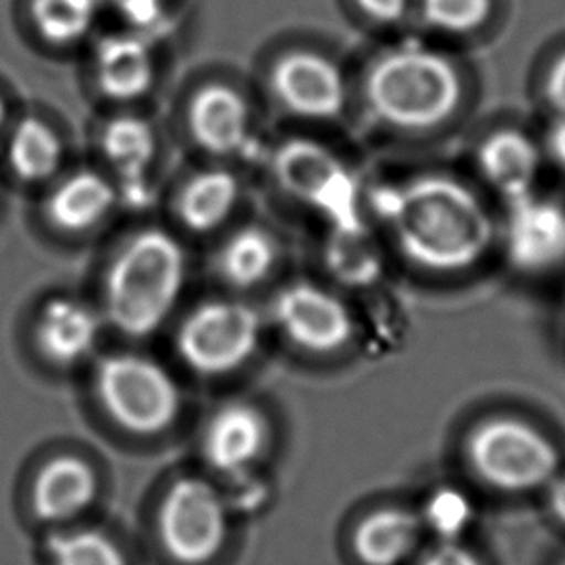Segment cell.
Instances as JSON below:
<instances>
[{
	"label": "cell",
	"instance_id": "obj_1",
	"mask_svg": "<svg viewBox=\"0 0 565 565\" xmlns=\"http://www.w3.org/2000/svg\"><path fill=\"white\" fill-rule=\"evenodd\" d=\"M373 206L405 259L430 273L473 268L497 239V226L481 198L444 174L384 185L376 190Z\"/></svg>",
	"mask_w": 565,
	"mask_h": 565
},
{
	"label": "cell",
	"instance_id": "obj_2",
	"mask_svg": "<svg viewBox=\"0 0 565 565\" xmlns=\"http://www.w3.org/2000/svg\"><path fill=\"white\" fill-rule=\"evenodd\" d=\"M463 93L458 62L419 41H404L376 54L363 76L365 107L392 130L443 126L458 113Z\"/></svg>",
	"mask_w": 565,
	"mask_h": 565
},
{
	"label": "cell",
	"instance_id": "obj_3",
	"mask_svg": "<svg viewBox=\"0 0 565 565\" xmlns=\"http://www.w3.org/2000/svg\"><path fill=\"white\" fill-rule=\"evenodd\" d=\"M185 276L188 259L177 237L141 230L116 253L105 276L108 322L124 337H151L178 306Z\"/></svg>",
	"mask_w": 565,
	"mask_h": 565
},
{
	"label": "cell",
	"instance_id": "obj_4",
	"mask_svg": "<svg viewBox=\"0 0 565 565\" xmlns=\"http://www.w3.org/2000/svg\"><path fill=\"white\" fill-rule=\"evenodd\" d=\"M95 392L108 417L131 435H161L182 412L178 382L157 361L138 353H115L100 361Z\"/></svg>",
	"mask_w": 565,
	"mask_h": 565
},
{
	"label": "cell",
	"instance_id": "obj_5",
	"mask_svg": "<svg viewBox=\"0 0 565 565\" xmlns=\"http://www.w3.org/2000/svg\"><path fill=\"white\" fill-rule=\"evenodd\" d=\"M467 461L490 489L527 492L554 479L559 456L551 438L513 417L482 420L467 438Z\"/></svg>",
	"mask_w": 565,
	"mask_h": 565
},
{
	"label": "cell",
	"instance_id": "obj_6",
	"mask_svg": "<svg viewBox=\"0 0 565 565\" xmlns=\"http://www.w3.org/2000/svg\"><path fill=\"white\" fill-rule=\"evenodd\" d=\"M263 319L255 307L237 299H213L195 307L177 334L185 367L201 376H224L244 367L257 353Z\"/></svg>",
	"mask_w": 565,
	"mask_h": 565
},
{
	"label": "cell",
	"instance_id": "obj_7",
	"mask_svg": "<svg viewBox=\"0 0 565 565\" xmlns=\"http://www.w3.org/2000/svg\"><path fill=\"white\" fill-rule=\"evenodd\" d=\"M270 167L276 182L301 205L311 206L330 226L363 222L360 184L330 149L311 139H288L278 146Z\"/></svg>",
	"mask_w": 565,
	"mask_h": 565
},
{
	"label": "cell",
	"instance_id": "obj_8",
	"mask_svg": "<svg viewBox=\"0 0 565 565\" xmlns=\"http://www.w3.org/2000/svg\"><path fill=\"white\" fill-rule=\"evenodd\" d=\"M159 536L178 564H209L228 539V505L205 479H178L162 498Z\"/></svg>",
	"mask_w": 565,
	"mask_h": 565
},
{
	"label": "cell",
	"instance_id": "obj_9",
	"mask_svg": "<svg viewBox=\"0 0 565 565\" xmlns=\"http://www.w3.org/2000/svg\"><path fill=\"white\" fill-rule=\"evenodd\" d=\"M268 85L278 105L303 120L329 122L344 113L348 103L344 70L313 49L280 54L270 66Z\"/></svg>",
	"mask_w": 565,
	"mask_h": 565
},
{
	"label": "cell",
	"instance_id": "obj_10",
	"mask_svg": "<svg viewBox=\"0 0 565 565\" xmlns=\"http://www.w3.org/2000/svg\"><path fill=\"white\" fill-rule=\"evenodd\" d=\"M273 319L284 337L311 353H334L352 342V311L334 291L294 282L276 294Z\"/></svg>",
	"mask_w": 565,
	"mask_h": 565
},
{
	"label": "cell",
	"instance_id": "obj_11",
	"mask_svg": "<svg viewBox=\"0 0 565 565\" xmlns=\"http://www.w3.org/2000/svg\"><path fill=\"white\" fill-rule=\"evenodd\" d=\"M191 138L213 157H255L259 141L255 136L252 105L244 93L222 82L199 87L188 110Z\"/></svg>",
	"mask_w": 565,
	"mask_h": 565
},
{
	"label": "cell",
	"instance_id": "obj_12",
	"mask_svg": "<svg viewBox=\"0 0 565 565\" xmlns=\"http://www.w3.org/2000/svg\"><path fill=\"white\" fill-rule=\"evenodd\" d=\"M508 205L502 239L513 267L521 273H546L564 265L565 206L535 193Z\"/></svg>",
	"mask_w": 565,
	"mask_h": 565
},
{
	"label": "cell",
	"instance_id": "obj_13",
	"mask_svg": "<svg viewBox=\"0 0 565 565\" xmlns=\"http://www.w3.org/2000/svg\"><path fill=\"white\" fill-rule=\"evenodd\" d=\"M268 446V423L252 404L222 405L206 423L201 450L214 471L242 477L259 463Z\"/></svg>",
	"mask_w": 565,
	"mask_h": 565
},
{
	"label": "cell",
	"instance_id": "obj_14",
	"mask_svg": "<svg viewBox=\"0 0 565 565\" xmlns=\"http://www.w3.org/2000/svg\"><path fill=\"white\" fill-rule=\"evenodd\" d=\"M99 337V317L77 299H49L39 311L35 342L41 355L53 365L70 367L89 358Z\"/></svg>",
	"mask_w": 565,
	"mask_h": 565
},
{
	"label": "cell",
	"instance_id": "obj_15",
	"mask_svg": "<svg viewBox=\"0 0 565 565\" xmlns=\"http://www.w3.org/2000/svg\"><path fill=\"white\" fill-rule=\"evenodd\" d=\"M99 492L93 467L77 456H56L39 469L31 502L38 518L46 523H64L84 513Z\"/></svg>",
	"mask_w": 565,
	"mask_h": 565
},
{
	"label": "cell",
	"instance_id": "obj_16",
	"mask_svg": "<svg viewBox=\"0 0 565 565\" xmlns=\"http://www.w3.org/2000/svg\"><path fill=\"white\" fill-rule=\"evenodd\" d=\"M100 93L116 103L146 97L157 79L153 51L143 33H122L100 41L95 54Z\"/></svg>",
	"mask_w": 565,
	"mask_h": 565
},
{
	"label": "cell",
	"instance_id": "obj_17",
	"mask_svg": "<svg viewBox=\"0 0 565 565\" xmlns=\"http://www.w3.org/2000/svg\"><path fill=\"white\" fill-rule=\"evenodd\" d=\"M100 149L120 178L124 199L131 205H147L151 195L147 170L157 154L153 126L134 115L113 118L100 134Z\"/></svg>",
	"mask_w": 565,
	"mask_h": 565
},
{
	"label": "cell",
	"instance_id": "obj_18",
	"mask_svg": "<svg viewBox=\"0 0 565 565\" xmlns=\"http://www.w3.org/2000/svg\"><path fill=\"white\" fill-rule=\"evenodd\" d=\"M477 162L487 184L512 203L533 193L541 149L520 130H498L482 141Z\"/></svg>",
	"mask_w": 565,
	"mask_h": 565
},
{
	"label": "cell",
	"instance_id": "obj_19",
	"mask_svg": "<svg viewBox=\"0 0 565 565\" xmlns=\"http://www.w3.org/2000/svg\"><path fill=\"white\" fill-rule=\"evenodd\" d=\"M118 199L115 185L93 170H82L62 180L46 199L45 213L54 228L82 234L95 228Z\"/></svg>",
	"mask_w": 565,
	"mask_h": 565
},
{
	"label": "cell",
	"instance_id": "obj_20",
	"mask_svg": "<svg viewBox=\"0 0 565 565\" xmlns=\"http://www.w3.org/2000/svg\"><path fill=\"white\" fill-rule=\"evenodd\" d=\"M423 531L419 513L381 508L355 527L353 552L365 565H399L417 551Z\"/></svg>",
	"mask_w": 565,
	"mask_h": 565
},
{
	"label": "cell",
	"instance_id": "obj_21",
	"mask_svg": "<svg viewBox=\"0 0 565 565\" xmlns=\"http://www.w3.org/2000/svg\"><path fill=\"white\" fill-rule=\"evenodd\" d=\"M322 257L330 275L345 288H371L384 275V253L365 222L330 226Z\"/></svg>",
	"mask_w": 565,
	"mask_h": 565
},
{
	"label": "cell",
	"instance_id": "obj_22",
	"mask_svg": "<svg viewBox=\"0 0 565 565\" xmlns=\"http://www.w3.org/2000/svg\"><path fill=\"white\" fill-rule=\"evenodd\" d=\"M239 193V182L228 170L199 172L178 195V218L193 234L214 232L236 211Z\"/></svg>",
	"mask_w": 565,
	"mask_h": 565
},
{
	"label": "cell",
	"instance_id": "obj_23",
	"mask_svg": "<svg viewBox=\"0 0 565 565\" xmlns=\"http://www.w3.org/2000/svg\"><path fill=\"white\" fill-rule=\"evenodd\" d=\"M280 257L276 237L257 226L237 230L222 244L216 270L236 290H252L273 275Z\"/></svg>",
	"mask_w": 565,
	"mask_h": 565
},
{
	"label": "cell",
	"instance_id": "obj_24",
	"mask_svg": "<svg viewBox=\"0 0 565 565\" xmlns=\"http://www.w3.org/2000/svg\"><path fill=\"white\" fill-rule=\"evenodd\" d=\"M62 141L56 131L38 118H25L15 126L8 141V162L15 177L38 184L54 177L62 164Z\"/></svg>",
	"mask_w": 565,
	"mask_h": 565
},
{
	"label": "cell",
	"instance_id": "obj_25",
	"mask_svg": "<svg viewBox=\"0 0 565 565\" xmlns=\"http://www.w3.org/2000/svg\"><path fill=\"white\" fill-rule=\"evenodd\" d=\"M99 0H33L31 15L41 38L53 45H72L87 35Z\"/></svg>",
	"mask_w": 565,
	"mask_h": 565
},
{
	"label": "cell",
	"instance_id": "obj_26",
	"mask_svg": "<svg viewBox=\"0 0 565 565\" xmlns=\"http://www.w3.org/2000/svg\"><path fill=\"white\" fill-rule=\"evenodd\" d=\"M51 565H128L120 546L97 529H72L49 539Z\"/></svg>",
	"mask_w": 565,
	"mask_h": 565
},
{
	"label": "cell",
	"instance_id": "obj_27",
	"mask_svg": "<svg viewBox=\"0 0 565 565\" xmlns=\"http://www.w3.org/2000/svg\"><path fill=\"white\" fill-rule=\"evenodd\" d=\"M497 10V0H419L420 20L428 30L463 38L482 30Z\"/></svg>",
	"mask_w": 565,
	"mask_h": 565
},
{
	"label": "cell",
	"instance_id": "obj_28",
	"mask_svg": "<svg viewBox=\"0 0 565 565\" xmlns=\"http://www.w3.org/2000/svg\"><path fill=\"white\" fill-rule=\"evenodd\" d=\"M471 518L473 508L458 490H438L420 515L425 529H433L443 541H458V536L469 527Z\"/></svg>",
	"mask_w": 565,
	"mask_h": 565
},
{
	"label": "cell",
	"instance_id": "obj_29",
	"mask_svg": "<svg viewBox=\"0 0 565 565\" xmlns=\"http://www.w3.org/2000/svg\"><path fill=\"white\" fill-rule=\"evenodd\" d=\"M361 14L379 25H396L404 22L413 7V0H353Z\"/></svg>",
	"mask_w": 565,
	"mask_h": 565
},
{
	"label": "cell",
	"instance_id": "obj_30",
	"mask_svg": "<svg viewBox=\"0 0 565 565\" xmlns=\"http://www.w3.org/2000/svg\"><path fill=\"white\" fill-rule=\"evenodd\" d=\"M99 2H105V0H99ZM108 2L120 8L126 20L131 25H136L139 33H143L147 28L159 23L162 18V7H164V0H108Z\"/></svg>",
	"mask_w": 565,
	"mask_h": 565
},
{
	"label": "cell",
	"instance_id": "obj_31",
	"mask_svg": "<svg viewBox=\"0 0 565 565\" xmlns=\"http://www.w3.org/2000/svg\"><path fill=\"white\" fill-rule=\"evenodd\" d=\"M419 565H482L473 552L458 541H440L420 558Z\"/></svg>",
	"mask_w": 565,
	"mask_h": 565
},
{
	"label": "cell",
	"instance_id": "obj_32",
	"mask_svg": "<svg viewBox=\"0 0 565 565\" xmlns=\"http://www.w3.org/2000/svg\"><path fill=\"white\" fill-rule=\"evenodd\" d=\"M544 97L558 115H565V51L554 58L544 79Z\"/></svg>",
	"mask_w": 565,
	"mask_h": 565
},
{
	"label": "cell",
	"instance_id": "obj_33",
	"mask_svg": "<svg viewBox=\"0 0 565 565\" xmlns=\"http://www.w3.org/2000/svg\"><path fill=\"white\" fill-rule=\"evenodd\" d=\"M544 149L551 157V161L565 170V115H558V118L551 124V128L546 130Z\"/></svg>",
	"mask_w": 565,
	"mask_h": 565
},
{
	"label": "cell",
	"instance_id": "obj_34",
	"mask_svg": "<svg viewBox=\"0 0 565 565\" xmlns=\"http://www.w3.org/2000/svg\"><path fill=\"white\" fill-rule=\"evenodd\" d=\"M548 504L556 520L562 521L565 525V479L552 482L551 497H548Z\"/></svg>",
	"mask_w": 565,
	"mask_h": 565
},
{
	"label": "cell",
	"instance_id": "obj_35",
	"mask_svg": "<svg viewBox=\"0 0 565 565\" xmlns=\"http://www.w3.org/2000/svg\"><path fill=\"white\" fill-rule=\"evenodd\" d=\"M4 120H7V108H4L2 100H0V130H2V126H4Z\"/></svg>",
	"mask_w": 565,
	"mask_h": 565
},
{
	"label": "cell",
	"instance_id": "obj_36",
	"mask_svg": "<svg viewBox=\"0 0 565 565\" xmlns=\"http://www.w3.org/2000/svg\"><path fill=\"white\" fill-rule=\"evenodd\" d=\"M565 565V564H564Z\"/></svg>",
	"mask_w": 565,
	"mask_h": 565
}]
</instances>
